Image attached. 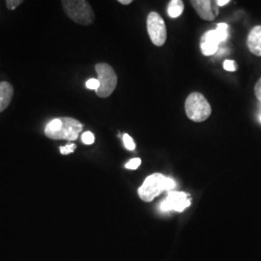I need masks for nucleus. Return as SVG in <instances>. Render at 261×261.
<instances>
[{
	"mask_svg": "<svg viewBox=\"0 0 261 261\" xmlns=\"http://www.w3.org/2000/svg\"><path fill=\"white\" fill-rule=\"evenodd\" d=\"M84 129V125L72 117H60L47 123L45 135L54 140L74 141Z\"/></svg>",
	"mask_w": 261,
	"mask_h": 261,
	"instance_id": "f257e3e1",
	"label": "nucleus"
},
{
	"mask_svg": "<svg viewBox=\"0 0 261 261\" xmlns=\"http://www.w3.org/2000/svg\"><path fill=\"white\" fill-rule=\"evenodd\" d=\"M175 186L176 184L173 179L167 177L162 173H153L144 180L138 193L143 201L150 202L163 192H171Z\"/></svg>",
	"mask_w": 261,
	"mask_h": 261,
	"instance_id": "f03ea898",
	"label": "nucleus"
},
{
	"mask_svg": "<svg viewBox=\"0 0 261 261\" xmlns=\"http://www.w3.org/2000/svg\"><path fill=\"white\" fill-rule=\"evenodd\" d=\"M62 8L66 15L74 22L82 25H90L95 20L93 9L85 0H63Z\"/></svg>",
	"mask_w": 261,
	"mask_h": 261,
	"instance_id": "7ed1b4c3",
	"label": "nucleus"
},
{
	"mask_svg": "<svg viewBox=\"0 0 261 261\" xmlns=\"http://www.w3.org/2000/svg\"><path fill=\"white\" fill-rule=\"evenodd\" d=\"M185 112L190 120L200 123L210 117L212 108L202 94L193 92L187 97Z\"/></svg>",
	"mask_w": 261,
	"mask_h": 261,
	"instance_id": "20e7f679",
	"label": "nucleus"
},
{
	"mask_svg": "<svg viewBox=\"0 0 261 261\" xmlns=\"http://www.w3.org/2000/svg\"><path fill=\"white\" fill-rule=\"evenodd\" d=\"M95 71L98 75L100 87L96 90V94L100 98L110 97L117 86V75L112 66L107 63H98L95 65Z\"/></svg>",
	"mask_w": 261,
	"mask_h": 261,
	"instance_id": "39448f33",
	"label": "nucleus"
},
{
	"mask_svg": "<svg viewBox=\"0 0 261 261\" xmlns=\"http://www.w3.org/2000/svg\"><path fill=\"white\" fill-rule=\"evenodd\" d=\"M147 32L151 42L156 47H162L167 41V28L166 22L157 12H151L146 20Z\"/></svg>",
	"mask_w": 261,
	"mask_h": 261,
	"instance_id": "423d86ee",
	"label": "nucleus"
},
{
	"mask_svg": "<svg viewBox=\"0 0 261 261\" xmlns=\"http://www.w3.org/2000/svg\"><path fill=\"white\" fill-rule=\"evenodd\" d=\"M191 205V198L184 192L171 191L168 193L167 198L161 202L160 208L164 212L176 211L183 212L186 208Z\"/></svg>",
	"mask_w": 261,
	"mask_h": 261,
	"instance_id": "0eeeda50",
	"label": "nucleus"
},
{
	"mask_svg": "<svg viewBox=\"0 0 261 261\" xmlns=\"http://www.w3.org/2000/svg\"><path fill=\"white\" fill-rule=\"evenodd\" d=\"M197 15L205 20H214L219 15V9L216 1L212 0H192L190 2Z\"/></svg>",
	"mask_w": 261,
	"mask_h": 261,
	"instance_id": "6e6552de",
	"label": "nucleus"
},
{
	"mask_svg": "<svg viewBox=\"0 0 261 261\" xmlns=\"http://www.w3.org/2000/svg\"><path fill=\"white\" fill-rule=\"evenodd\" d=\"M247 44L252 55L261 56V25L254 27L250 31Z\"/></svg>",
	"mask_w": 261,
	"mask_h": 261,
	"instance_id": "1a4fd4ad",
	"label": "nucleus"
},
{
	"mask_svg": "<svg viewBox=\"0 0 261 261\" xmlns=\"http://www.w3.org/2000/svg\"><path fill=\"white\" fill-rule=\"evenodd\" d=\"M14 96V88L7 82L0 83V112H4L8 107Z\"/></svg>",
	"mask_w": 261,
	"mask_h": 261,
	"instance_id": "9d476101",
	"label": "nucleus"
},
{
	"mask_svg": "<svg viewBox=\"0 0 261 261\" xmlns=\"http://www.w3.org/2000/svg\"><path fill=\"white\" fill-rule=\"evenodd\" d=\"M184 11V2L182 0H172L169 2L168 7V16L172 19L178 18Z\"/></svg>",
	"mask_w": 261,
	"mask_h": 261,
	"instance_id": "9b49d317",
	"label": "nucleus"
},
{
	"mask_svg": "<svg viewBox=\"0 0 261 261\" xmlns=\"http://www.w3.org/2000/svg\"><path fill=\"white\" fill-rule=\"evenodd\" d=\"M201 51L202 54L206 56H213L217 53L219 45L217 44H212V43H207V42H201Z\"/></svg>",
	"mask_w": 261,
	"mask_h": 261,
	"instance_id": "f8f14e48",
	"label": "nucleus"
},
{
	"mask_svg": "<svg viewBox=\"0 0 261 261\" xmlns=\"http://www.w3.org/2000/svg\"><path fill=\"white\" fill-rule=\"evenodd\" d=\"M123 142L127 149L130 150V151H134L136 149V143L128 134L123 135Z\"/></svg>",
	"mask_w": 261,
	"mask_h": 261,
	"instance_id": "ddd939ff",
	"label": "nucleus"
},
{
	"mask_svg": "<svg viewBox=\"0 0 261 261\" xmlns=\"http://www.w3.org/2000/svg\"><path fill=\"white\" fill-rule=\"evenodd\" d=\"M82 140H83L84 144H87V145L93 144L94 141H95V137H94L93 133L85 132V133L83 134V136H82Z\"/></svg>",
	"mask_w": 261,
	"mask_h": 261,
	"instance_id": "4468645a",
	"label": "nucleus"
},
{
	"mask_svg": "<svg viewBox=\"0 0 261 261\" xmlns=\"http://www.w3.org/2000/svg\"><path fill=\"white\" fill-rule=\"evenodd\" d=\"M75 148H76L75 144H74V143H68V144H66L65 146L60 147L59 150H60V153L62 155H69V154L73 153L75 151Z\"/></svg>",
	"mask_w": 261,
	"mask_h": 261,
	"instance_id": "2eb2a0df",
	"label": "nucleus"
},
{
	"mask_svg": "<svg viewBox=\"0 0 261 261\" xmlns=\"http://www.w3.org/2000/svg\"><path fill=\"white\" fill-rule=\"evenodd\" d=\"M141 164V160L140 158H134L130 160L126 165L125 168L128 169H137Z\"/></svg>",
	"mask_w": 261,
	"mask_h": 261,
	"instance_id": "dca6fc26",
	"label": "nucleus"
},
{
	"mask_svg": "<svg viewBox=\"0 0 261 261\" xmlns=\"http://www.w3.org/2000/svg\"><path fill=\"white\" fill-rule=\"evenodd\" d=\"M85 85L89 90H95L96 91L100 87V83L97 79H90L86 82Z\"/></svg>",
	"mask_w": 261,
	"mask_h": 261,
	"instance_id": "f3484780",
	"label": "nucleus"
},
{
	"mask_svg": "<svg viewBox=\"0 0 261 261\" xmlns=\"http://www.w3.org/2000/svg\"><path fill=\"white\" fill-rule=\"evenodd\" d=\"M23 1L22 0H7L6 1V6L10 11L17 9L20 4H22Z\"/></svg>",
	"mask_w": 261,
	"mask_h": 261,
	"instance_id": "a211bd4d",
	"label": "nucleus"
},
{
	"mask_svg": "<svg viewBox=\"0 0 261 261\" xmlns=\"http://www.w3.org/2000/svg\"><path fill=\"white\" fill-rule=\"evenodd\" d=\"M224 69L228 72H234L237 69L236 62L233 60H225L224 62Z\"/></svg>",
	"mask_w": 261,
	"mask_h": 261,
	"instance_id": "6ab92c4d",
	"label": "nucleus"
},
{
	"mask_svg": "<svg viewBox=\"0 0 261 261\" xmlns=\"http://www.w3.org/2000/svg\"><path fill=\"white\" fill-rule=\"evenodd\" d=\"M254 94L255 97L261 101V77L256 82V84L254 85Z\"/></svg>",
	"mask_w": 261,
	"mask_h": 261,
	"instance_id": "aec40b11",
	"label": "nucleus"
},
{
	"mask_svg": "<svg viewBox=\"0 0 261 261\" xmlns=\"http://www.w3.org/2000/svg\"><path fill=\"white\" fill-rule=\"evenodd\" d=\"M230 1L229 0H217L216 3L218 6H224L226 4H228Z\"/></svg>",
	"mask_w": 261,
	"mask_h": 261,
	"instance_id": "412c9836",
	"label": "nucleus"
},
{
	"mask_svg": "<svg viewBox=\"0 0 261 261\" xmlns=\"http://www.w3.org/2000/svg\"><path fill=\"white\" fill-rule=\"evenodd\" d=\"M118 2L122 5H129L133 1L132 0H118Z\"/></svg>",
	"mask_w": 261,
	"mask_h": 261,
	"instance_id": "4be33fe9",
	"label": "nucleus"
},
{
	"mask_svg": "<svg viewBox=\"0 0 261 261\" xmlns=\"http://www.w3.org/2000/svg\"><path fill=\"white\" fill-rule=\"evenodd\" d=\"M259 120H260V122H261V115H260V116H259Z\"/></svg>",
	"mask_w": 261,
	"mask_h": 261,
	"instance_id": "5701e85b",
	"label": "nucleus"
}]
</instances>
